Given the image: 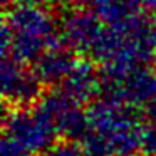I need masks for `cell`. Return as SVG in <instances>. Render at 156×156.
Wrapping results in <instances>:
<instances>
[{
    "label": "cell",
    "instance_id": "1",
    "mask_svg": "<svg viewBox=\"0 0 156 156\" xmlns=\"http://www.w3.org/2000/svg\"><path fill=\"white\" fill-rule=\"evenodd\" d=\"M144 129L138 109L102 98L89 106L81 141L92 156H136L143 151Z\"/></svg>",
    "mask_w": 156,
    "mask_h": 156
},
{
    "label": "cell",
    "instance_id": "2",
    "mask_svg": "<svg viewBox=\"0 0 156 156\" xmlns=\"http://www.w3.org/2000/svg\"><path fill=\"white\" fill-rule=\"evenodd\" d=\"M61 44V22L45 7L17 4L5 12L2 24L4 57L29 64Z\"/></svg>",
    "mask_w": 156,
    "mask_h": 156
},
{
    "label": "cell",
    "instance_id": "3",
    "mask_svg": "<svg viewBox=\"0 0 156 156\" xmlns=\"http://www.w3.org/2000/svg\"><path fill=\"white\" fill-rule=\"evenodd\" d=\"M101 94L129 108H149L156 101V69L146 62L102 66Z\"/></svg>",
    "mask_w": 156,
    "mask_h": 156
},
{
    "label": "cell",
    "instance_id": "4",
    "mask_svg": "<svg viewBox=\"0 0 156 156\" xmlns=\"http://www.w3.org/2000/svg\"><path fill=\"white\" fill-rule=\"evenodd\" d=\"M57 129L41 106L12 108L5 116V136L30 154L41 156L55 143Z\"/></svg>",
    "mask_w": 156,
    "mask_h": 156
},
{
    "label": "cell",
    "instance_id": "5",
    "mask_svg": "<svg viewBox=\"0 0 156 156\" xmlns=\"http://www.w3.org/2000/svg\"><path fill=\"white\" fill-rule=\"evenodd\" d=\"M61 39L62 44L74 51L76 54L92 59L102 35L106 32V24L84 7H72L61 19Z\"/></svg>",
    "mask_w": 156,
    "mask_h": 156
},
{
    "label": "cell",
    "instance_id": "6",
    "mask_svg": "<svg viewBox=\"0 0 156 156\" xmlns=\"http://www.w3.org/2000/svg\"><path fill=\"white\" fill-rule=\"evenodd\" d=\"M39 106L51 118L59 134L66 139H81L87 128V111L82 104L69 98L61 89L45 94L39 99Z\"/></svg>",
    "mask_w": 156,
    "mask_h": 156
},
{
    "label": "cell",
    "instance_id": "7",
    "mask_svg": "<svg viewBox=\"0 0 156 156\" xmlns=\"http://www.w3.org/2000/svg\"><path fill=\"white\" fill-rule=\"evenodd\" d=\"M0 81L4 99L14 108H27L41 98V81L34 74V71L27 69V64L20 61L4 57Z\"/></svg>",
    "mask_w": 156,
    "mask_h": 156
},
{
    "label": "cell",
    "instance_id": "8",
    "mask_svg": "<svg viewBox=\"0 0 156 156\" xmlns=\"http://www.w3.org/2000/svg\"><path fill=\"white\" fill-rule=\"evenodd\" d=\"M77 61L79 59L76 52L61 44L44 52L34 62L32 71L42 86H61L64 79L71 74Z\"/></svg>",
    "mask_w": 156,
    "mask_h": 156
},
{
    "label": "cell",
    "instance_id": "9",
    "mask_svg": "<svg viewBox=\"0 0 156 156\" xmlns=\"http://www.w3.org/2000/svg\"><path fill=\"white\" fill-rule=\"evenodd\" d=\"M61 91L81 104L94 102L101 94V71L94 67L91 59H79L61 84Z\"/></svg>",
    "mask_w": 156,
    "mask_h": 156
},
{
    "label": "cell",
    "instance_id": "10",
    "mask_svg": "<svg viewBox=\"0 0 156 156\" xmlns=\"http://www.w3.org/2000/svg\"><path fill=\"white\" fill-rule=\"evenodd\" d=\"M41 156H89L81 139H62L55 141Z\"/></svg>",
    "mask_w": 156,
    "mask_h": 156
},
{
    "label": "cell",
    "instance_id": "11",
    "mask_svg": "<svg viewBox=\"0 0 156 156\" xmlns=\"http://www.w3.org/2000/svg\"><path fill=\"white\" fill-rule=\"evenodd\" d=\"M143 153L148 156H156V122L146 124L143 138Z\"/></svg>",
    "mask_w": 156,
    "mask_h": 156
},
{
    "label": "cell",
    "instance_id": "12",
    "mask_svg": "<svg viewBox=\"0 0 156 156\" xmlns=\"http://www.w3.org/2000/svg\"><path fill=\"white\" fill-rule=\"evenodd\" d=\"M0 156H30V153H27L19 144H15L12 139H9L7 136H4L2 148H0Z\"/></svg>",
    "mask_w": 156,
    "mask_h": 156
},
{
    "label": "cell",
    "instance_id": "13",
    "mask_svg": "<svg viewBox=\"0 0 156 156\" xmlns=\"http://www.w3.org/2000/svg\"><path fill=\"white\" fill-rule=\"evenodd\" d=\"M124 2H128L129 5H133V7H136L138 10H148V9H153V10H156V0H124Z\"/></svg>",
    "mask_w": 156,
    "mask_h": 156
},
{
    "label": "cell",
    "instance_id": "14",
    "mask_svg": "<svg viewBox=\"0 0 156 156\" xmlns=\"http://www.w3.org/2000/svg\"><path fill=\"white\" fill-rule=\"evenodd\" d=\"M61 0H17V4H25V5H35V7H47L54 5Z\"/></svg>",
    "mask_w": 156,
    "mask_h": 156
},
{
    "label": "cell",
    "instance_id": "15",
    "mask_svg": "<svg viewBox=\"0 0 156 156\" xmlns=\"http://www.w3.org/2000/svg\"><path fill=\"white\" fill-rule=\"evenodd\" d=\"M149 44H151L153 57H156V17L149 24Z\"/></svg>",
    "mask_w": 156,
    "mask_h": 156
},
{
    "label": "cell",
    "instance_id": "16",
    "mask_svg": "<svg viewBox=\"0 0 156 156\" xmlns=\"http://www.w3.org/2000/svg\"><path fill=\"white\" fill-rule=\"evenodd\" d=\"M148 118H149V122H156V101L148 108Z\"/></svg>",
    "mask_w": 156,
    "mask_h": 156
},
{
    "label": "cell",
    "instance_id": "17",
    "mask_svg": "<svg viewBox=\"0 0 156 156\" xmlns=\"http://www.w3.org/2000/svg\"><path fill=\"white\" fill-rule=\"evenodd\" d=\"M89 156H92V154H89Z\"/></svg>",
    "mask_w": 156,
    "mask_h": 156
}]
</instances>
